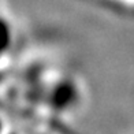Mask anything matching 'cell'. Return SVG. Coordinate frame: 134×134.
I'll return each instance as SVG.
<instances>
[{"instance_id":"1","label":"cell","mask_w":134,"mask_h":134,"mask_svg":"<svg viewBox=\"0 0 134 134\" xmlns=\"http://www.w3.org/2000/svg\"><path fill=\"white\" fill-rule=\"evenodd\" d=\"M74 80L70 77H66L52 90L51 105L53 107L55 111L63 109V112H67L70 108H72V107L75 108L80 104L81 92H80V86H78L77 81H74Z\"/></svg>"},{"instance_id":"2","label":"cell","mask_w":134,"mask_h":134,"mask_svg":"<svg viewBox=\"0 0 134 134\" xmlns=\"http://www.w3.org/2000/svg\"><path fill=\"white\" fill-rule=\"evenodd\" d=\"M14 47V26L11 19L0 11V62L10 56Z\"/></svg>"}]
</instances>
